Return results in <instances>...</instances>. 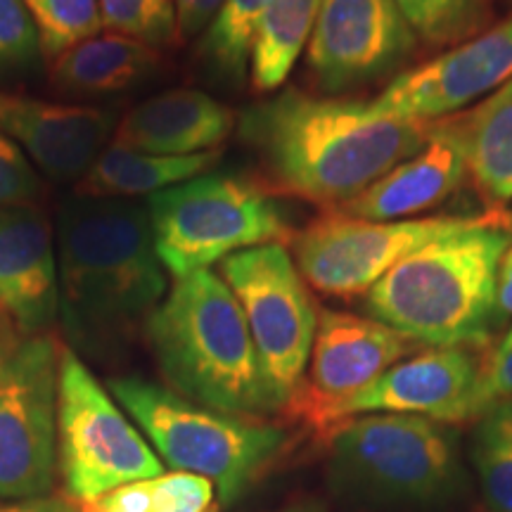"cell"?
Segmentation results:
<instances>
[{"label":"cell","mask_w":512,"mask_h":512,"mask_svg":"<svg viewBox=\"0 0 512 512\" xmlns=\"http://www.w3.org/2000/svg\"><path fill=\"white\" fill-rule=\"evenodd\" d=\"M238 131L280 192L337 209L420 152L434 121L382 117L368 100L290 88L247 107Z\"/></svg>","instance_id":"cell-1"},{"label":"cell","mask_w":512,"mask_h":512,"mask_svg":"<svg viewBox=\"0 0 512 512\" xmlns=\"http://www.w3.org/2000/svg\"><path fill=\"white\" fill-rule=\"evenodd\" d=\"M60 313L83 342L110 339L150 318L166 287L147 207L74 195L55 223Z\"/></svg>","instance_id":"cell-2"},{"label":"cell","mask_w":512,"mask_h":512,"mask_svg":"<svg viewBox=\"0 0 512 512\" xmlns=\"http://www.w3.org/2000/svg\"><path fill=\"white\" fill-rule=\"evenodd\" d=\"M512 245L498 214L415 249L366 292V311L430 349L486 347L501 320L496 280Z\"/></svg>","instance_id":"cell-3"},{"label":"cell","mask_w":512,"mask_h":512,"mask_svg":"<svg viewBox=\"0 0 512 512\" xmlns=\"http://www.w3.org/2000/svg\"><path fill=\"white\" fill-rule=\"evenodd\" d=\"M145 335L164 380L183 399L240 418L278 411L245 313L211 268L174 280L145 320Z\"/></svg>","instance_id":"cell-4"},{"label":"cell","mask_w":512,"mask_h":512,"mask_svg":"<svg viewBox=\"0 0 512 512\" xmlns=\"http://www.w3.org/2000/svg\"><path fill=\"white\" fill-rule=\"evenodd\" d=\"M110 392L150 437L162 463L209 479L221 505L238 501L287 441L283 427L211 411L140 377L110 380Z\"/></svg>","instance_id":"cell-5"},{"label":"cell","mask_w":512,"mask_h":512,"mask_svg":"<svg viewBox=\"0 0 512 512\" xmlns=\"http://www.w3.org/2000/svg\"><path fill=\"white\" fill-rule=\"evenodd\" d=\"M147 214L159 261L174 280L294 235L271 192L235 174H200L157 192L147 197Z\"/></svg>","instance_id":"cell-6"},{"label":"cell","mask_w":512,"mask_h":512,"mask_svg":"<svg viewBox=\"0 0 512 512\" xmlns=\"http://www.w3.org/2000/svg\"><path fill=\"white\" fill-rule=\"evenodd\" d=\"M62 349L0 313V501L41 498L57 465Z\"/></svg>","instance_id":"cell-7"},{"label":"cell","mask_w":512,"mask_h":512,"mask_svg":"<svg viewBox=\"0 0 512 512\" xmlns=\"http://www.w3.org/2000/svg\"><path fill=\"white\" fill-rule=\"evenodd\" d=\"M339 482L377 501L430 503L456 486L458 451L444 422L420 415H356L332 427Z\"/></svg>","instance_id":"cell-8"},{"label":"cell","mask_w":512,"mask_h":512,"mask_svg":"<svg viewBox=\"0 0 512 512\" xmlns=\"http://www.w3.org/2000/svg\"><path fill=\"white\" fill-rule=\"evenodd\" d=\"M57 465L79 503L164 475L162 458L72 349H62L60 363Z\"/></svg>","instance_id":"cell-9"},{"label":"cell","mask_w":512,"mask_h":512,"mask_svg":"<svg viewBox=\"0 0 512 512\" xmlns=\"http://www.w3.org/2000/svg\"><path fill=\"white\" fill-rule=\"evenodd\" d=\"M219 275L245 313L275 408H290L302 392L318 325L306 280L280 242L228 256Z\"/></svg>","instance_id":"cell-10"},{"label":"cell","mask_w":512,"mask_h":512,"mask_svg":"<svg viewBox=\"0 0 512 512\" xmlns=\"http://www.w3.org/2000/svg\"><path fill=\"white\" fill-rule=\"evenodd\" d=\"M482 219V216H479ZM477 216L368 221L332 209L292 235V259L313 290L328 297L366 294L415 249L475 226Z\"/></svg>","instance_id":"cell-11"},{"label":"cell","mask_w":512,"mask_h":512,"mask_svg":"<svg viewBox=\"0 0 512 512\" xmlns=\"http://www.w3.org/2000/svg\"><path fill=\"white\" fill-rule=\"evenodd\" d=\"M415 48L418 36L392 0H323L306 62L316 86L339 93L394 74Z\"/></svg>","instance_id":"cell-12"},{"label":"cell","mask_w":512,"mask_h":512,"mask_svg":"<svg viewBox=\"0 0 512 512\" xmlns=\"http://www.w3.org/2000/svg\"><path fill=\"white\" fill-rule=\"evenodd\" d=\"M512 79V15L482 34L444 50L411 72L396 74L370 110L406 121L453 117Z\"/></svg>","instance_id":"cell-13"},{"label":"cell","mask_w":512,"mask_h":512,"mask_svg":"<svg viewBox=\"0 0 512 512\" xmlns=\"http://www.w3.org/2000/svg\"><path fill=\"white\" fill-rule=\"evenodd\" d=\"M418 349L420 344L370 316L332 309L318 311L309 377H304L302 392L290 408L313 420L325 408L361 392L384 370L413 356Z\"/></svg>","instance_id":"cell-14"},{"label":"cell","mask_w":512,"mask_h":512,"mask_svg":"<svg viewBox=\"0 0 512 512\" xmlns=\"http://www.w3.org/2000/svg\"><path fill=\"white\" fill-rule=\"evenodd\" d=\"M477 375L472 349H427L396 363L349 399L320 411V430L356 415H420L444 425L465 422L467 396Z\"/></svg>","instance_id":"cell-15"},{"label":"cell","mask_w":512,"mask_h":512,"mask_svg":"<svg viewBox=\"0 0 512 512\" xmlns=\"http://www.w3.org/2000/svg\"><path fill=\"white\" fill-rule=\"evenodd\" d=\"M117 124L119 114L112 110L0 91V133L36 169L60 181L86 174L110 145Z\"/></svg>","instance_id":"cell-16"},{"label":"cell","mask_w":512,"mask_h":512,"mask_svg":"<svg viewBox=\"0 0 512 512\" xmlns=\"http://www.w3.org/2000/svg\"><path fill=\"white\" fill-rule=\"evenodd\" d=\"M470 176L463 119L434 121L430 140L413 157L403 159L392 171L363 190L337 211L368 221L415 219L437 207L456 192Z\"/></svg>","instance_id":"cell-17"},{"label":"cell","mask_w":512,"mask_h":512,"mask_svg":"<svg viewBox=\"0 0 512 512\" xmlns=\"http://www.w3.org/2000/svg\"><path fill=\"white\" fill-rule=\"evenodd\" d=\"M60 311L53 228L34 204L0 207V313L48 332Z\"/></svg>","instance_id":"cell-18"},{"label":"cell","mask_w":512,"mask_h":512,"mask_svg":"<svg viewBox=\"0 0 512 512\" xmlns=\"http://www.w3.org/2000/svg\"><path fill=\"white\" fill-rule=\"evenodd\" d=\"M235 128V114L219 100L192 88L152 95L128 110L112 143L147 155L188 157L221 150Z\"/></svg>","instance_id":"cell-19"},{"label":"cell","mask_w":512,"mask_h":512,"mask_svg":"<svg viewBox=\"0 0 512 512\" xmlns=\"http://www.w3.org/2000/svg\"><path fill=\"white\" fill-rule=\"evenodd\" d=\"M221 159V150L188 157L147 155L110 143L76 183L74 195L105 200H138L204 174Z\"/></svg>","instance_id":"cell-20"},{"label":"cell","mask_w":512,"mask_h":512,"mask_svg":"<svg viewBox=\"0 0 512 512\" xmlns=\"http://www.w3.org/2000/svg\"><path fill=\"white\" fill-rule=\"evenodd\" d=\"M159 67L155 48L119 34H98L50 64L53 83L72 95H117L150 79Z\"/></svg>","instance_id":"cell-21"},{"label":"cell","mask_w":512,"mask_h":512,"mask_svg":"<svg viewBox=\"0 0 512 512\" xmlns=\"http://www.w3.org/2000/svg\"><path fill=\"white\" fill-rule=\"evenodd\" d=\"M460 119L470 176L479 192L494 207L512 202V79Z\"/></svg>","instance_id":"cell-22"},{"label":"cell","mask_w":512,"mask_h":512,"mask_svg":"<svg viewBox=\"0 0 512 512\" xmlns=\"http://www.w3.org/2000/svg\"><path fill=\"white\" fill-rule=\"evenodd\" d=\"M323 0H275L261 19L249 53V76L259 93L285 83L309 46Z\"/></svg>","instance_id":"cell-23"},{"label":"cell","mask_w":512,"mask_h":512,"mask_svg":"<svg viewBox=\"0 0 512 512\" xmlns=\"http://www.w3.org/2000/svg\"><path fill=\"white\" fill-rule=\"evenodd\" d=\"M216 486L190 472H164L112 489L83 503L81 512H209Z\"/></svg>","instance_id":"cell-24"},{"label":"cell","mask_w":512,"mask_h":512,"mask_svg":"<svg viewBox=\"0 0 512 512\" xmlns=\"http://www.w3.org/2000/svg\"><path fill=\"white\" fill-rule=\"evenodd\" d=\"M418 41L451 50L491 27V0H392Z\"/></svg>","instance_id":"cell-25"},{"label":"cell","mask_w":512,"mask_h":512,"mask_svg":"<svg viewBox=\"0 0 512 512\" xmlns=\"http://www.w3.org/2000/svg\"><path fill=\"white\" fill-rule=\"evenodd\" d=\"M275 0H223L202 38V55L226 79L240 81L249 69L254 34Z\"/></svg>","instance_id":"cell-26"},{"label":"cell","mask_w":512,"mask_h":512,"mask_svg":"<svg viewBox=\"0 0 512 512\" xmlns=\"http://www.w3.org/2000/svg\"><path fill=\"white\" fill-rule=\"evenodd\" d=\"M22 3L36 27L41 53L50 64L102 31L100 0H22Z\"/></svg>","instance_id":"cell-27"},{"label":"cell","mask_w":512,"mask_h":512,"mask_svg":"<svg viewBox=\"0 0 512 512\" xmlns=\"http://www.w3.org/2000/svg\"><path fill=\"white\" fill-rule=\"evenodd\" d=\"M472 456L494 512H512V427L496 413L479 420Z\"/></svg>","instance_id":"cell-28"},{"label":"cell","mask_w":512,"mask_h":512,"mask_svg":"<svg viewBox=\"0 0 512 512\" xmlns=\"http://www.w3.org/2000/svg\"><path fill=\"white\" fill-rule=\"evenodd\" d=\"M102 27L133 38L150 48H162L178 36L174 0H100Z\"/></svg>","instance_id":"cell-29"},{"label":"cell","mask_w":512,"mask_h":512,"mask_svg":"<svg viewBox=\"0 0 512 512\" xmlns=\"http://www.w3.org/2000/svg\"><path fill=\"white\" fill-rule=\"evenodd\" d=\"M512 401V328L491 344L482 358H477V375L467 396L465 422L484 420L498 406Z\"/></svg>","instance_id":"cell-30"},{"label":"cell","mask_w":512,"mask_h":512,"mask_svg":"<svg viewBox=\"0 0 512 512\" xmlns=\"http://www.w3.org/2000/svg\"><path fill=\"white\" fill-rule=\"evenodd\" d=\"M41 57L36 27L22 0H0V81L29 72Z\"/></svg>","instance_id":"cell-31"},{"label":"cell","mask_w":512,"mask_h":512,"mask_svg":"<svg viewBox=\"0 0 512 512\" xmlns=\"http://www.w3.org/2000/svg\"><path fill=\"white\" fill-rule=\"evenodd\" d=\"M41 190V178L29 157L0 133V207L31 204Z\"/></svg>","instance_id":"cell-32"},{"label":"cell","mask_w":512,"mask_h":512,"mask_svg":"<svg viewBox=\"0 0 512 512\" xmlns=\"http://www.w3.org/2000/svg\"><path fill=\"white\" fill-rule=\"evenodd\" d=\"M221 5L223 0H188V5L178 10V36L190 38L207 29Z\"/></svg>","instance_id":"cell-33"},{"label":"cell","mask_w":512,"mask_h":512,"mask_svg":"<svg viewBox=\"0 0 512 512\" xmlns=\"http://www.w3.org/2000/svg\"><path fill=\"white\" fill-rule=\"evenodd\" d=\"M496 304L501 316H512V245L503 254L496 280Z\"/></svg>","instance_id":"cell-34"},{"label":"cell","mask_w":512,"mask_h":512,"mask_svg":"<svg viewBox=\"0 0 512 512\" xmlns=\"http://www.w3.org/2000/svg\"><path fill=\"white\" fill-rule=\"evenodd\" d=\"M0 512H72L57 498H27V501H15L0 505Z\"/></svg>","instance_id":"cell-35"},{"label":"cell","mask_w":512,"mask_h":512,"mask_svg":"<svg viewBox=\"0 0 512 512\" xmlns=\"http://www.w3.org/2000/svg\"><path fill=\"white\" fill-rule=\"evenodd\" d=\"M498 418H503L505 422H508V425L512 427V401H508V403H503V406H498L496 411H494Z\"/></svg>","instance_id":"cell-36"},{"label":"cell","mask_w":512,"mask_h":512,"mask_svg":"<svg viewBox=\"0 0 512 512\" xmlns=\"http://www.w3.org/2000/svg\"><path fill=\"white\" fill-rule=\"evenodd\" d=\"M280 512H323V510H320L318 505H313V503H302V505H292V508L280 510Z\"/></svg>","instance_id":"cell-37"},{"label":"cell","mask_w":512,"mask_h":512,"mask_svg":"<svg viewBox=\"0 0 512 512\" xmlns=\"http://www.w3.org/2000/svg\"><path fill=\"white\" fill-rule=\"evenodd\" d=\"M174 3H176V15H178V10H183L185 5H188V0H174Z\"/></svg>","instance_id":"cell-38"},{"label":"cell","mask_w":512,"mask_h":512,"mask_svg":"<svg viewBox=\"0 0 512 512\" xmlns=\"http://www.w3.org/2000/svg\"><path fill=\"white\" fill-rule=\"evenodd\" d=\"M505 221H508V219H505ZM508 228H510V233H512V221H510V226H508Z\"/></svg>","instance_id":"cell-39"},{"label":"cell","mask_w":512,"mask_h":512,"mask_svg":"<svg viewBox=\"0 0 512 512\" xmlns=\"http://www.w3.org/2000/svg\"><path fill=\"white\" fill-rule=\"evenodd\" d=\"M505 219H508V221H512V214H510V216H505Z\"/></svg>","instance_id":"cell-40"},{"label":"cell","mask_w":512,"mask_h":512,"mask_svg":"<svg viewBox=\"0 0 512 512\" xmlns=\"http://www.w3.org/2000/svg\"><path fill=\"white\" fill-rule=\"evenodd\" d=\"M209 512H219V510H216V508H211V510H209Z\"/></svg>","instance_id":"cell-41"},{"label":"cell","mask_w":512,"mask_h":512,"mask_svg":"<svg viewBox=\"0 0 512 512\" xmlns=\"http://www.w3.org/2000/svg\"><path fill=\"white\" fill-rule=\"evenodd\" d=\"M508 3H512V0H508Z\"/></svg>","instance_id":"cell-42"}]
</instances>
